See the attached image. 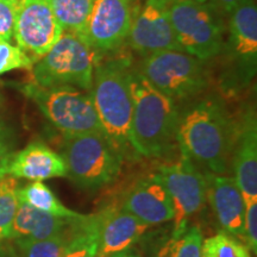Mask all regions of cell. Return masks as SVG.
I'll return each mask as SVG.
<instances>
[{"mask_svg":"<svg viewBox=\"0 0 257 257\" xmlns=\"http://www.w3.org/2000/svg\"><path fill=\"white\" fill-rule=\"evenodd\" d=\"M236 127V118L219 95L201 96L180 108L176 143L202 172L225 175L230 172Z\"/></svg>","mask_w":257,"mask_h":257,"instance_id":"cell-1","label":"cell"},{"mask_svg":"<svg viewBox=\"0 0 257 257\" xmlns=\"http://www.w3.org/2000/svg\"><path fill=\"white\" fill-rule=\"evenodd\" d=\"M96 60L89 91L102 134L123 160H137L131 142L133 96H131V61L126 56H111Z\"/></svg>","mask_w":257,"mask_h":257,"instance_id":"cell-2","label":"cell"},{"mask_svg":"<svg viewBox=\"0 0 257 257\" xmlns=\"http://www.w3.org/2000/svg\"><path fill=\"white\" fill-rule=\"evenodd\" d=\"M128 80L133 96L131 142L134 150L140 157H166L178 146V102L154 87L133 63Z\"/></svg>","mask_w":257,"mask_h":257,"instance_id":"cell-3","label":"cell"},{"mask_svg":"<svg viewBox=\"0 0 257 257\" xmlns=\"http://www.w3.org/2000/svg\"><path fill=\"white\" fill-rule=\"evenodd\" d=\"M229 16L227 36L219 53V85L225 94L236 95L251 85L257 72L256 2L244 0Z\"/></svg>","mask_w":257,"mask_h":257,"instance_id":"cell-4","label":"cell"},{"mask_svg":"<svg viewBox=\"0 0 257 257\" xmlns=\"http://www.w3.org/2000/svg\"><path fill=\"white\" fill-rule=\"evenodd\" d=\"M61 155L66 162L67 176L85 191H98L114 182L124 161L100 133L63 137Z\"/></svg>","mask_w":257,"mask_h":257,"instance_id":"cell-5","label":"cell"},{"mask_svg":"<svg viewBox=\"0 0 257 257\" xmlns=\"http://www.w3.org/2000/svg\"><path fill=\"white\" fill-rule=\"evenodd\" d=\"M98 56L85 38L63 32L60 40L32 66V83L41 87L70 86L89 92Z\"/></svg>","mask_w":257,"mask_h":257,"instance_id":"cell-6","label":"cell"},{"mask_svg":"<svg viewBox=\"0 0 257 257\" xmlns=\"http://www.w3.org/2000/svg\"><path fill=\"white\" fill-rule=\"evenodd\" d=\"M137 69L156 89L176 102L195 99L210 85L204 61L179 50H165L142 57Z\"/></svg>","mask_w":257,"mask_h":257,"instance_id":"cell-7","label":"cell"},{"mask_svg":"<svg viewBox=\"0 0 257 257\" xmlns=\"http://www.w3.org/2000/svg\"><path fill=\"white\" fill-rule=\"evenodd\" d=\"M23 92L63 137L102 134L89 92L70 86L41 87L32 82Z\"/></svg>","mask_w":257,"mask_h":257,"instance_id":"cell-8","label":"cell"},{"mask_svg":"<svg viewBox=\"0 0 257 257\" xmlns=\"http://www.w3.org/2000/svg\"><path fill=\"white\" fill-rule=\"evenodd\" d=\"M169 19L184 53L206 61L219 55L224 43L221 15L198 0H174Z\"/></svg>","mask_w":257,"mask_h":257,"instance_id":"cell-9","label":"cell"},{"mask_svg":"<svg viewBox=\"0 0 257 257\" xmlns=\"http://www.w3.org/2000/svg\"><path fill=\"white\" fill-rule=\"evenodd\" d=\"M166 186L174 210L172 234L186 230L189 220L206 204V176L191 159L181 153L180 159L160 167L156 173Z\"/></svg>","mask_w":257,"mask_h":257,"instance_id":"cell-10","label":"cell"},{"mask_svg":"<svg viewBox=\"0 0 257 257\" xmlns=\"http://www.w3.org/2000/svg\"><path fill=\"white\" fill-rule=\"evenodd\" d=\"M134 0H94L85 30L96 56L115 54L126 43L136 9Z\"/></svg>","mask_w":257,"mask_h":257,"instance_id":"cell-11","label":"cell"},{"mask_svg":"<svg viewBox=\"0 0 257 257\" xmlns=\"http://www.w3.org/2000/svg\"><path fill=\"white\" fill-rule=\"evenodd\" d=\"M63 32L48 0H19L14 36L17 47L27 55L34 56L36 62L51 49Z\"/></svg>","mask_w":257,"mask_h":257,"instance_id":"cell-12","label":"cell"},{"mask_svg":"<svg viewBox=\"0 0 257 257\" xmlns=\"http://www.w3.org/2000/svg\"><path fill=\"white\" fill-rule=\"evenodd\" d=\"M172 2L146 0L142 8L135 11L126 42L142 57L165 50L182 51L169 19Z\"/></svg>","mask_w":257,"mask_h":257,"instance_id":"cell-13","label":"cell"},{"mask_svg":"<svg viewBox=\"0 0 257 257\" xmlns=\"http://www.w3.org/2000/svg\"><path fill=\"white\" fill-rule=\"evenodd\" d=\"M236 124L230 170L244 200L257 199V120L253 106L240 111Z\"/></svg>","mask_w":257,"mask_h":257,"instance_id":"cell-14","label":"cell"},{"mask_svg":"<svg viewBox=\"0 0 257 257\" xmlns=\"http://www.w3.org/2000/svg\"><path fill=\"white\" fill-rule=\"evenodd\" d=\"M121 207L149 226L170 221L174 217L172 199L156 173L135 182L125 194Z\"/></svg>","mask_w":257,"mask_h":257,"instance_id":"cell-15","label":"cell"},{"mask_svg":"<svg viewBox=\"0 0 257 257\" xmlns=\"http://www.w3.org/2000/svg\"><path fill=\"white\" fill-rule=\"evenodd\" d=\"M206 198L214 216L225 232L244 243L245 202L233 178L205 172ZM245 244V243H244Z\"/></svg>","mask_w":257,"mask_h":257,"instance_id":"cell-16","label":"cell"},{"mask_svg":"<svg viewBox=\"0 0 257 257\" xmlns=\"http://www.w3.org/2000/svg\"><path fill=\"white\" fill-rule=\"evenodd\" d=\"M67 166L61 154L42 142H32L15 153L6 175L30 181H43L53 178H67Z\"/></svg>","mask_w":257,"mask_h":257,"instance_id":"cell-17","label":"cell"},{"mask_svg":"<svg viewBox=\"0 0 257 257\" xmlns=\"http://www.w3.org/2000/svg\"><path fill=\"white\" fill-rule=\"evenodd\" d=\"M100 213L98 257H108L133 248L150 227L123 207L108 208Z\"/></svg>","mask_w":257,"mask_h":257,"instance_id":"cell-18","label":"cell"},{"mask_svg":"<svg viewBox=\"0 0 257 257\" xmlns=\"http://www.w3.org/2000/svg\"><path fill=\"white\" fill-rule=\"evenodd\" d=\"M82 216L83 214L73 219H66V218L51 216L46 212L38 211L36 208L29 206L25 202L19 201L10 239L50 238L68 229L74 221Z\"/></svg>","mask_w":257,"mask_h":257,"instance_id":"cell-19","label":"cell"},{"mask_svg":"<svg viewBox=\"0 0 257 257\" xmlns=\"http://www.w3.org/2000/svg\"><path fill=\"white\" fill-rule=\"evenodd\" d=\"M18 199L19 201L25 202L29 206L46 212L51 216L66 218V219H73L81 216V213L64 206L43 181H32L24 187H19Z\"/></svg>","mask_w":257,"mask_h":257,"instance_id":"cell-20","label":"cell"},{"mask_svg":"<svg viewBox=\"0 0 257 257\" xmlns=\"http://www.w3.org/2000/svg\"><path fill=\"white\" fill-rule=\"evenodd\" d=\"M85 217V214L78 220H75L67 230L56 236L46 239H10L15 244L16 249L22 257H63L68 250L70 243L75 233L79 221Z\"/></svg>","mask_w":257,"mask_h":257,"instance_id":"cell-21","label":"cell"},{"mask_svg":"<svg viewBox=\"0 0 257 257\" xmlns=\"http://www.w3.org/2000/svg\"><path fill=\"white\" fill-rule=\"evenodd\" d=\"M94 0H48L64 32L83 38Z\"/></svg>","mask_w":257,"mask_h":257,"instance_id":"cell-22","label":"cell"},{"mask_svg":"<svg viewBox=\"0 0 257 257\" xmlns=\"http://www.w3.org/2000/svg\"><path fill=\"white\" fill-rule=\"evenodd\" d=\"M101 213L85 214L63 257H98Z\"/></svg>","mask_w":257,"mask_h":257,"instance_id":"cell-23","label":"cell"},{"mask_svg":"<svg viewBox=\"0 0 257 257\" xmlns=\"http://www.w3.org/2000/svg\"><path fill=\"white\" fill-rule=\"evenodd\" d=\"M202 232L195 224H189L186 230L170 237L160 245L155 257H201Z\"/></svg>","mask_w":257,"mask_h":257,"instance_id":"cell-24","label":"cell"},{"mask_svg":"<svg viewBox=\"0 0 257 257\" xmlns=\"http://www.w3.org/2000/svg\"><path fill=\"white\" fill-rule=\"evenodd\" d=\"M18 179L5 175L0 178V243L10 240L14 219L17 212Z\"/></svg>","mask_w":257,"mask_h":257,"instance_id":"cell-25","label":"cell"},{"mask_svg":"<svg viewBox=\"0 0 257 257\" xmlns=\"http://www.w3.org/2000/svg\"><path fill=\"white\" fill-rule=\"evenodd\" d=\"M201 257H251V253L242 240L220 231L202 239Z\"/></svg>","mask_w":257,"mask_h":257,"instance_id":"cell-26","label":"cell"},{"mask_svg":"<svg viewBox=\"0 0 257 257\" xmlns=\"http://www.w3.org/2000/svg\"><path fill=\"white\" fill-rule=\"evenodd\" d=\"M35 61L10 41L0 40V75L15 69H31Z\"/></svg>","mask_w":257,"mask_h":257,"instance_id":"cell-27","label":"cell"},{"mask_svg":"<svg viewBox=\"0 0 257 257\" xmlns=\"http://www.w3.org/2000/svg\"><path fill=\"white\" fill-rule=\"evenodd\" d=\"M245 214H244V243L250 252H257V199L244 200Z\"/></svg>","mask_w":257,"mask_h":257,"instance_id":"cell-28","label":"cell"},{"mask_svg":"<svg viewBox=\"0 0 257 257\" xmlns=\"http://www.w3.org/2000/svg\"><path fill=\"white\" fill-rule=\"evenodd\" d=\"M19 2L0 0V40L11 41L15 31Z\"/></svg>","mask_w":257,"mask_h":257,"instance_id":"cell-29","label":"cell"},{"mask_svg":"<svg viewBox=\"0 0 257 257\" xmlns=\"http://www.w3.org/2000/svg\"><path fill=\"white\" fill-rule=\"evenodd\" d=\"M14 150V134L4 124H0V178L6 175L9 163L15 154Z\"/></svg>","mask_w":257,"mask_h":257,"instance_id":"cell-30","label":"cell"},{"mask_svg":"<svg viewBox=\"0 0 257 257\" xmlns=\"http://www.w3.org/2000/svg\"><path fill=\"white\" fill-rule=\"evenodd\" d=\"M198 2L208 5L223 16L224 14L230 15L237 6L242 4L244 0H198Z\"/></svg>","mask_w":257,"mask_h":257,"instance_id":"cell-31","label":"cell"},{"mask_svg":"<svg viewBox=\"0 0 257 257\" xmlns=\"http://www.w3.org/2000/svg\"><path fill=\"white\" fill-rule=\"evenodd\" d=\"M0 257H22L14 243L3 242L0 243Z\"/></svg>","mask_w":257,"mask_h":257,"instance_id":"cell-32","label":"cell"},{"mask_svg":"<svg viewBox=\"0 0 257 257\" xmlns=\"http://www.w3.org/2000/svg\"><path fill=\"white\" fill-rule=\"evenodd\" d=\"M108 257H142V255H141L140 252H137L136 250L130 248V249L123 250V251H120V252L113 253V255H111Z\"/></svg>","mask_w":257,"mask_h":257,"instance_id":"cell-33","label":"cell"},{"mask_svg":"<svg viewBox=\"0 0 257 257\" xmlns=\"http://www.w3.org/2000/svg\"><path fill=\"white\" fill-rule=\"evenodd\" d=\"M12 2H19V0H12Z\"/></svg>","mask_w":257,"mask_h":257,"instance_id":"cell-34","label":"cell"},{"mask_svg":"<svg viewBox=\"0 0 257 257\" xmlns=\"http://www.w3.org/2000/svg\"><path fill=\"white\" fill-rule=\"evenodd\" d=\"M0 105H2V99H0Z\"/></svg>","mask_w":257,"mask_h":257,"instance_id":"cell-35","label":"cell"},{"mask_svg":"<svg viewBox=\"0 0 257 257\" xmlns=\"http://www.w3.org/2000/svg\"><path fill=\"white\" fill-rule=\"evenodd\" d=\"M173 2H174V0H173Z\"/></svg>","mask_w":257,"mask_h":257,"instance_id":"cell-36","label":"cell"},{"mask_svg":"<svg viewBox=\"0 0 257 257\" xmlns=\"http://www.w3.org/2000/svg\"><path fill=\"white\" fill-rule=\"evenodd\" d=\"M134 2H135V0H134Z\"/></svg>","mask_w":257,"mask_h":257,"instance_id":"cell-37","label":"cell"}]
</instances>
